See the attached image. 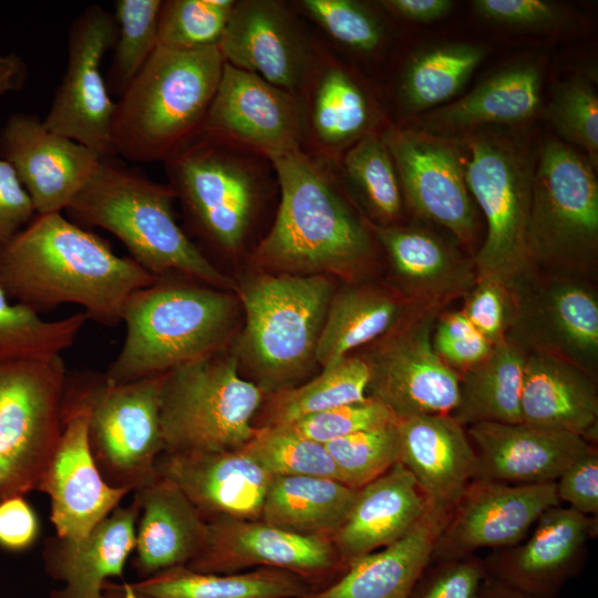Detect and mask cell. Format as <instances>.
Segmentation results:
<instances>
[{
  "label": "cell",
  "mask_w": 598,
  "mask_h": 598,
  "mask_svg": "<svg viewBox=\"0 0 598 598\" xmlns=\"http://www.w3.org/2000/svg\"><path fill=\"white\" fill-rule=\"evenodd\" d=\"M156 278L62 213L35 215L0 249V286L38 313L73 303L115 326L128 298Z\"/></svg>",
  "instance_id": "cell-1"
},
{
  "label": "cell",
  "mask_w": 598,
  "mask_h": 598,
  "mask_svg": "<svg viewBox=\"0 0 598 598\" xmlns=\"http://www.w3.org/2000/svg\"><path fill=\"white\" fill-rule=\"evenodd\" d=\"M270 162L279 203L254 262L272 272L353 282L373 264L375 238L348 200L337 168L302 151Z\"/></svg>",
  "instance_id": "cell-2"
},
{
  "label": "cell",
  "mask_w": 598,
  "mask_h": 598,
  "mask_svg": "<svg viewBox=\"0 0 598 598\" xmlns=\"http://www.w3.org/2000/svg\"><path fill=\"white\" fill-rule=\"evenodd\" d=\"M176 195L168 184L152 181L114 157L97 169L66 209L76 224L113 234L135 262L155 277L179 274L215 288L235 290L178 225Z\"/></svg>",
  "instance_id": "cell-3"
},
{
  "label": "cell",
  "mask_w": 598,
  "mask_h": 598,
  "mask_svg": "<svg viewBox=\"0 0 598 598\" xmlns=\"http://www.w3.org/2000/svg\"><path fill=\"white\" fill-rule=\"evenodd\" d=\"M239 306L228 290L157 277L126 301L123 346L105 377L133 381L221 351L234 333Z\"/></svg>",
  "instance_id": "cell-4"
},
{
  "label": "cell",
  "mask_w": 598,
  "mask_h": 598,
  "mask_svg": "<svg viewBox=\"0 0 598 598\" xmlns=\"http://www.w3.org/2000/svg\"><path fill=\"white\" fill-rule=\"evenodd\" d=\"M225 60L218 47L175 51L157 47L115 102V155L166 162L194 140L218 87Z\"/></svg>",
  "instance_id": "cell-5"
},
{
  "label": "cell",
  "mask_w": 598,
  "mask_h": 598,
  "mask_svg": "<svg viewBox=\"0 0 598 598\" xmlns=\"http://www.w3.org/2000/svg\"><path fill=\"white\" fill-rule=\"evenodd\" d=\"M245 326L233 354L265 396L293 388L312 371L327 310L336 292L326 275L265 272L235 287Z\"/></svg>",
  "instance_id": "cell-6"
},
{
  "label": "cell",
  "mask_w": 598,
  "mask_h": 598,
  "mask_svg": "<svg viewBox=\"0 0 598 598\" xmlns=\"http://www.w3.org/2000/svg\"><path fill=\"white\" fill-rule=\"evenodd\" d=\"M164 167L195 233L226 255L245 246L264 199L278 184L269 159L204 135Z\"/></svg>",
  "instance_id": "cell-7"
},
{
  "label": "cell",
  "mask_w": 598,
  "mask_h": 598,
  "mask_svg": "<svg viewBox=\"0 0 598 598\" xmlns=\"http://www.w3.org/2000/svg\"><path fill=\"white\" fill-rule=\"evenodd\" d=\"M221 351L167 372L161 396L164 452L231 451L254 437L266 396L241 375L236 357Z\"/></svg>",
  "instance_id": "cell-8"
},
{
  "label": "cell",
  "mask_w": 598,
  "mask_h": 598,
  "mask_svg": "<svg viewBox=\"0 0 598 598\" xmlns=\"http://www.w3.org/2000/svg\"><path fill=\"white\" fill-rule=\"evenodd\" d=\"M528 246L534 268L589 280L597 270V177L588 158L554 138L535 162Z\"/></svg>",
  "instance_id": "cell-9"
},
{
  "label": "cell",
  "mask_w": 598,
  "mask_h": 598,
  "mask_svg": "<svg viewBox=\"0 0 598 598\" xmlns=\"http://www.w3.org/2000/svg\"><path fill=\"white\" fill-rule=\"evenodd\" d=\"M467 147L465 183L487 226L475 270L477 277L508 286L534 268L528 227L535 159L519 143L502 136L476 134Z\"/></svg>",
  "instance_id": "cell-10"
},
{
  "label": "cell",
  "mask_w": 598,
  "mask_h": 598,
  "mask_svg": "<svg viewBox=\"0 0 598 598\" xmlns=\"http://www.w3.org/2000/svg\"><path fill=\"white\" fill-rule=\"evenodd\" d=\"M66 382L61 355L0 362V502L37 491L61 434Z\"/></svg>",
  "instance_id": "cell-11"
},
{
  "label": "cell",
  "mask_w": 598,
  "mask_h": 598,
  "mask_svg": "<svg viewBox=\"0 0 598 598\" xmlns=\"http://www.w3.org/2000/svg\"><path fill=\"white\" fill-rule=\"evenodd\" d=\"M506 288V336L527 353L563 360L596 379L598 296L589 279L533 268Z\"/></svg>",
  "instance_id": "cell-12"
},
{
  "label": "cell",
  "mask_w": 598,
  "mask_h": 598,
  "mask_svg": "<svg viewBox=\"0 0 598 598\" xmlns=\"http://www.w3.org/2000/svg\"><path fill=\"white\" fill-rule=\"evenodd\" d=\"M166 373L127 382L93 374L89 440L105 482L134 492L157 476L165 451L161 396Z\"/></svg>",
  "instance_id": "cell-13"
},
{
  "label": "cell",
  "mask_w": 598,
  "mask_h": 598,
  "mask_svg": "<svg viewBox=\"0 0 598 598\" xmlns=\"http://www.w3.org/2000/svg\"><path fill=\"white\" fill-rule=\"evenodd\" d=\"M443 307L417 303L365 352L370 371L367 395L396 420L452 414L458 401L460 374L433 347L434 326Z\"/></svg>",
  "instance_id": "cell-14"
},
{
  "label": "cell",
  "mask_w": 598,
  "mask_h": 598,
  "mask_svg": "<svg viewBox=\"0 0 598 598\" xmlns=\"http://www.w3.org/2000/svg\"><path fill=\"white\" fill-rule=\"evenodd\" d=\"M92 384L93 374L68 377L61 434L37 487L50 497L56 536L66 539L85 537L130 493L110 486L94 461L89 440Z\"/></svg>",
  "instance_id": "cell-15"
},
{
  "label": "cell",
  "mask_w": 598,
  "mask_h": 598,
  "mask_svg": "<svg viewBox=\"0 0 598 598\" xmlns=\"http://www.w3.org/2000/svg\"><path fill=\"white\" fill-rule=\"evenodd\" d=\"M115 39L114 16L102 7L91 4L76 17L68 35L65 72L42 120L50 131L102 158L115 157L111 136L115 102L101 71Z\"/></svg>",
  "instance_id": "cell-16"
},
{
  "label": "cell",
  "mask_w": 598,
  "mask_h": 598,
  "mask_svg": "<svg viewBox=\"0 0 598 598\" xmlns=\"http://www.w3.org/2000/svg\"><path fill=\"white\" fill-rule=\"evenodd\" d=\"M204 547L186 566L195 571L230 574L249 568L293 573L313 590L346 570L331 539L298 535L261 519H216Z\"/></svg>",
  "instance_id": "cell-17"
},
{
  "label": "cell",
  "mask_w": 598,
  "mask_h": 598,
  "mask_svg": "<svg viewBox=\"0 0 598 598\" xmlns=\"http://www.w3.org/2000/svg\"><path fill=\"white\" fill-rule=\"evenodd\" d=\"M200 135L269 161L301 151L298 100L258 75L225 62Z\"/></svg>",
  "instance_id": "cell-18"
},
{
  "label": "cell",
  "mask_w": 598,
  "mask_h": 598,
  "mask_svg": "<svg viewBox=\"0 0 598 598\" xmlns=\"http://www.w3.org/2000/svg\"><path fill=\"white\" fill-rule=\"evenodd\" d=\"M557 505L555 482L514 485L474 478L455 504L431 563L463 558L482 548L514 546L545 511Z\"/></svg>",
  "instance_id": "cell-19"
},
{
  "label": "cell",
  "mask_w": 598,
  "mask_h": 598,
  "mask_svg": "<svg viewBox=\"0 0 598 598\" xmlns=\"http://www.w3.org/2000/svg\"><path fill=\"white\" fill-rule=\"evenodd\" d=\"M291 2L237 0L218 49L226 63L296 96L315 55Z\"/></svg>",
  "instance_id": "cell-20"
},
{
  "label": "cell",
  "mask_w": 598,
  "mask_h": 598,
  "mask_svg": "<svg viewBox=\"0 0 598 598\" xmlns=\"http://www.w3.org/2000/svg\"><path fill=\"white\" fill-rule=\"evenodd\" d=\"M296 97L301 151L316 159L337 167L348 148L375 132L368 92L324 41L316 39L312 62Z\"/></svg>",
  "instance_id": "cell-21"
},
{
  "label": "cell",
  "mask_w": 598,
  "mask_h": 598,
  "mask_svg": "<svg viewBox=\"0 0 598 598\" xmlns=\"http://www.w3.org/2000/svg\"><path fill=\"white\" fill-rule=\"evenodd\" d=\"M0 158L14 169L37 215L68 209L102 161L91 148L50 131L27 113L11 115L2 126Z\"/></svg>",
  "instance_id": "cell-22"
},
{
  "label": "cell",
  "mask_w": 598,
  "mask_h": 598,
  "mask_svg": "<svg viewBox=\"0 0 598 598\" xmlns=\"http://www.w3.org/2000/svg\"><path fill=\"white\" fill-rule=\"evenodd\" d=\"M382 137L394 162L404 198L415 214L471 243L476 221L456 150L434 137L389 127Z\"/></svg>",
  "instance_id": "cell-23"
},
{
  "label": "cell",
  "mask_w": 598,
  "mask_h": 598,
  "mask_svg": "<svg viewBox=\"0 0 598 598\" xmlns=\"http://www.w3.org/2000/svg\"><path fill=\"white\" fill-rule=\"evenodd\" d=\"M597 517L570 507L545 511L524 542L495 549L484 559L487 578L535 598H555L582 567Z\"/></svg>",
  "instance_id": "cell-24"
},
{
  "label": "cell",
  "mask_w": 598,
  "mask_h": 598,
  "mask_svg": "<svg viewBox=\"0 0 598 598\" xmlns=\"http://www.w3.org/2000/svg\"><path fill=\"white\" fill-rule=\"evenodd\" d=\"M156 471L186 495L207 523L260 519L272 478L241 447L219 452H163Z\"/></svg>",
  "instance_id": "cell-25"
},
{
  "label": "cell",
  "mask_w": 598,
  "mask_h": 598,
  "mask_svg": "<svg viewBox=\"0 0 598 598\" xmlns=\"http://www.w3.org/2000/svg\"><path fill=\"white\" fill-rule=\"evenodd\" d=\"M466 433L477 461L475 478L514 485L556 482L595 447L580 435L522 422H481Z\"/></svg>",
  "instance_id": "cell-26"
},
{
  "label": "cell",
  "mask_w": 598,
  "mask_h": 598,
  "mask_svg": "<svg viewBox=\"0 0 598 598\" xmlns=\"http://www.w3.org/2000/svg\"><path fill=\"white\" fill-rule=\"evenodd\" d=\"M140 505L133 497L115 508L81 539L47 538L43 561L47 574L61 587L49 598H100L111 577H122L135 548Z\"/></svg>",
  "instance_id": "cell-27"
},
{
  "label": "cell",
  "mask_w": 598,
  "mask_h": 598,
  "mask_svg": "<svg viewBox=\"0 0 598 598\" xmlns=\"http://www.w3.org/2000/svg\"><path fill=\"white\" fill-rule=\"evenodd\" d=\"M453 508L430 504L403 537L352 560L331 584L298 598H406L431 563Z\"/></svg>",
  "instance_id": "cell-28"
},
{
  "label": "cell",
  "mask_w": 598,
  "mask_h": 598,
  "mask_svg": "<svg viewBox=\"0 0 598 598\" xmlns=\"http://www.w3.org/2000/svg\"><path fill=\"white\" fill-rule=\"evenodd\" d=\"M400 463L427 502L454 507L475 478L477 461L465 426L451 414L398 420Z\"/></svg>",
  "instance_id": "cell-29"
},
{
  "label": "cell",
  "mask_w": 598,
  "mask_h": 598,
  "mask_svg": "<svg viewBox=\"0 0 598 598\" xmlns=\"http://www.w3.org/2000/svg\"><path fill=\"white\" fill-rule=\"evenodd\" d=\"M373 236L404 298L413 302L444 307L465 296L477 280L474 262L430 230L375 225Z\"/></svg>",
  "instance_id": "cell-30"
},
{
  "label": "cell",
  "mask_w": 598,
  "mask_h": 598,
  "mask_svg": "<svg viewBox=\"0 0 598 598\" xmlns=\"http://www.w3.org/2000/svg\"><path fill=\"white\" fill-rule=\"evenodd\" d=\"M430 503L400 463L358 488L352 507L332 543L346 566L403 537Z\"/></svg>",
  "instance_id": "cell-31"
},
{
  "label": "cell",
  "mask_w": 598,
  "mask_h": 598,
  "mask_svg": "<svg viewBox=\"0 0 598 598\" xmlns=\"http://www.w3.org/2000/svg\"><path fill=\"white\" fill-rule=\"evenodd\" d=\"M140 505L133 566L141 579L186 566L205 545L208 524L186 495L158 475L134 491Z\"/></svg>",
  "instance_id": "cell-32"
},
{
  "label": "cell",
  "mask_w": 598,
  "mask_h": 598,
  "mask_svg": "<svg viewBox=\"0 0 598 598\" xmlns=\"http://www.w3.org/2000/svg\"><path fill=\"white\" fill-rule=\"evenodd\" d=\"M522 423L582 436L598 435L596 379L563 360L527 353L520 392Z\"/></svg>",
  "instance_id": "cell-33"
},
{
  "label": "cell",
  "mask_w": 598,
  "mask_h": 598,
  "mask_svg": "<svg viewBox=\"0 0 598 598\" xmlns=\"http://www.w3.org/2000/svg\"><path fill=\"white\" fill-rule=\"evenodd\" d=\"M417 302L378 287L347 282L329 303L319 336L316 361L330 368L361 346L372 343L395 327Z\"/></svg>",
  "instance_id": "cell-34"
},
{
  "label": "cell",
  "mask_w": 598,
  "mask_h": 598,
  "mask_svg": "<svg viewBox=\"0 0 598 598\" xmlns=\"http://www.w3.org/2000/svg\"><path fill=\"white\" fill-rule=\"evenodd\" d=\"M357 492L358 488L328 477L272 476L260 519L298 535L332 540Z\"/></svg>",
  "instance_id": "cell-35"
},
{
  "label": "cell",
  "mask_w": 598,
  "mask_h": 598,
  "mask_svg": "<svg viewBox=\"0 0 598 598\" xmlns=\"http://www.w3.org/2000/svg\"><path fill=\"white\" fill-rule=\"evenodd\" d=\"M527 352L508 336L480 363L460 374L452 416L463 426L481 422L520 423V392Z\"/></svg>",
  "instance_id": "cell-36"
},
{
  "label": "cell",
  "mask_w": 598,
  "mask_h": 598,
  "mask_svg": "<svg viewBox=\"0 0 598 598\" xmlns=\"http://www.w3.org/2000/svg\"><path fill=\"white\" fill-rule=\"evenodd\" d=\"M128 585L152 598H298L313 590L293 573L265 567L210 574L177 566Z\"/></svg>",
  "instance_id": "cell-37"
},
{
  "label": "cell",
  "mask_w": 598,
  "mask_h": 598,
  "mask_svg": "<svg viewBox=\"0 0 598 598\" xmlns=\"http://www.w3.org/2000/svg\"><path fill=\"white\" fill-rule=\"evenodd\" d=\"M542 75L532 64L503 69L471 93L430 118L439 130H463L483 124H516L530 118L540 104Z\"/></svg>",
  "instance_id": "cell-38"
},
{
  "label": "cell",
  "mask_w": 598,
  "mask_h": 598,
  "mask_svg": "<svg viewBox=\"0 0 598 598\" xmlns=\"http://www.w3.org/2000/svg\"><path fill=\"white\" fill-rule=\"evenodd\" d=\"M370 371L361 357H347L313 379L265 398L256 427L281 426L344 404L363 401Z\"/></svg>",
  "instance_id": "cell-39"
},
{
  "label": "cell",
  "mask_w": 598,
  "mask_h": 598,
  "mask_svg": "<svg viewBox=\"0 0 598 598\" xmlns=\"http://www.w3.org/2000/svg\"><path fill=\"white\" fill-rule=\"evenodd\" d=\"M485 56V49L468 43L433 47L412 56L398 89L401 105L419 112L454 96Z\"/></svg>",
  "instance_id": "cell-40"
},
{
  "label": "cell",
  "mask_w": 598,
  "mask_h": 598,
  "mask_svg": "<svg viewBox=\"0 0 598 598\" xmlns=\"http://www.w3.org/2000/svg\"><path fill=\"white\" fill-rule=\"evenodd\" d=\"M336 168L342 184L353 192L378 226L395 225L402 214V190L382 133H370L354 143Z\"/></svg>",
  "instance_id": "cell-41"
},
{
  "label": "cell",
  "mask_w": 598,
  "mask_h": 598,
  "mask_svg": "<svg viewBox=\"0 0 598 598\" xmlns=\"http://www.w3.org/2000/svg\"><path fill=\"white\" fill-rule=\"evenodd\" d=\"M89 320L84 311L56 319L11 302L0 286V362L44 359L72 347Z\"/></svg>",
  "instance_id": "cell-42"
},
{
  "label": "cell",
  "mask_w": 598,
  "mask_h": 598,
  "mask_svg": "<svg viewBox=\"0 0 598 598\" xmlns=\"http://www.w3.org/2000/svg\"><path fill=\"white\" fill-rule=\"evenodd\" d=\"M163 0H116V39L106 75L110 94L121 96L157 48Z\"/></svg>",
  "instance_id": "cell-43"
},
{
  "label": "cell",
  "mask_w": 598,
  "mask_h": 598,
  "mask_svg": "<svg viewBox=\"0 0 598 598\" xmlns=\"http://www.w3.org/2000/svg\"><path fill=\"white\" fill-rule=\"evenodd\" d=\"M241 448L271 476H319L343 483L324 444L285 426L257 427L254 437Z\"/></svg>",
  "instance_id": "cell-44"
},
{
  "label": "cell",
  "mask_w": 598,
  "mask_h": 598,
  "mask_svg": "<svg viewBox=\"0 0 598 598\" xmlns=\"http://www.w3.org/2000/svg\"><path fill=\"white\" fill-rule=\"evenodd\" d=\"M236 0H166L157 20V47L195 51L218 47Z\"/></svg>",
  "instance_id": "cell-45"
},
{
  "label": "cell",
  "mask_w": 598,
  "mask_h": 598,
  "mask_svg": "<svg viewBox=\"0 0 598 598\" xmlns=\"http://www.w3.org/2000/svg\"><path fill=\"white\" fill-rule=\"evenodd\" d=\"M299 16L312 21L333 42L361 54H371L384 43L382 19L369 6L355 0H297Z\"/></svg>",
  "instance_id": "cell-46"
},
{
  "label": "cell",
  "mask_w": 598,
  "mask_h": 598,
  "mask_svg": "<svg viewBox=\"0 0 598 598\" xmlns=\"http://www.w3.org/2000/svg\"><path fill=\"white\" fill-rule=\"evenodd\" d=\"M343 483L360 488L400 461L398 421L324 444Z\"/></svg>",
  "instance_id": "cell-47"
},
{
  "label": "cell",
  "mask_w": 598,
  "mask_h": 598,
  "mask_svg": "<svg viewBox=\"0 0 598 598\" xmlns=\"http://www.w3.org/2000/svg\"><path fill=\"white\" fill-rule=\"evenodd\" d=\"M548 117L557 132L580 146L592 166L598 163V96L584 78L559 83L548 107Z\"/></svg>",
  "instance_id": "cell-48"
},
{
  "label": "cell",
  "mask_w": 598,
  "mask_h": 598,
  "mask_svg": "<svg viewBox=\"0 0 598 598\" xmlns=\"http://www.w3.org/2000/svg\"><path fill=\"white\" fill-rule=\"evenodd\" d=\"M395 421L396 417L386 406L368 396L363 401L332 408L281 426L302 437L327 444Z\"/></svg>",
  "instance_id": "cell-49"
},
{
  "label": "cell",
  "mask_w": 598,
  "mask_h": 598,
  "mask_svg": "<svg viewBox=\"0 0 598 598\" xmlns=\"http://www.w3.org/2000/svg\"><path fill=\"white\" fill-rule=\"evenodd\" d=\"M486 579L484 559L475 555L433 561L406 598H477Z\"/></svg>",
  "instance_id": "cell-50"
},
{
  "label": "cell",
  "mask_w": 598,
  "mask_h": 598,
  "mask_svg": "<svg viewBox=\"0 0 598 598\" xmlns=\"http://www.w3.org/2000/svg\"><path fill=\"white\" fill-rule=\"evenodd\" d=\"M464 297L461 310L475 330L493 344L505 338L509 317L506 286L494 278L477 277Z\"/></svg>",
  "instance_id": "cell-51"
},
{
  "label": "cell",
  "mask_w": 598,
  "mask_h": 598,
  "mask_svg": "<svg viewBox=\"0 0 598 598\" xmlns=\"http://www.w3.org/2000/svg\"><path fill=\"white\" fill-rule=\"evenodd\" d=\"M473 7L485 20L518 29H553L563 20L558 7L544 0H475Z\"/></svg>",
  "instance_id": "cell-52"
},
{
  "label": "cell",
  "mask_w": 598,
  "mask_h": 598,
  "mask_svg": "<svg viewBox=\"0 0 598 598\" xmlns=\"http://www.w3.org/2000/svg\"><path fill=\"white\" fill-rule=\"evenodd\" d=\"M560 502L587 516L598 514V451L591 448L569 465L556 480Z\"/></svg>",
  "instance_id": "cell-53"
},
{
  "label": "cell",
  "mask_w": 598,
  "mask_h": 598,
  "mask_svg": "<svg viewBox=\"0 0 598 598\" xmlns=\"http://www.w3.org/2000/svg\"><path fill=\"white\" fill-rule=\"evenodd\" d=\"M35 215L33 204L14 169L0 158V249Z\"/></svg>",
  "instance_id": "cell-54"
},
{
  "label": "cell",
  "mask_w": 598,
  "mask_h": 598,
  "mask_svg": "<svg viewBox=\"0 0 598 598\" xmlns=\"http://www.w3.org/2000/svg\"><path fill=\"white\" fill-rule=\"evenodd\" d=\"M39 535V520L32 506L17 495L0 502V547L22 551L31 547Z\"/></svg>",
  "instance_id": "cell-55"
},
{
  "label": "cell",
  "mask_w": 598,
  "mask_h": 598,
  "mask_svg": "<svg viewBox=\"0 0 598 598\" xmlns=\"http://www.w3.org/2000/svg\"><path fill=\"white\" fill-rule=\"evenodd\" d=\"M437 355L458 374L484 360L492 351L493 343L478 332L455 339H434Z\"/></svg>",
  "instance_id": "cell-56"
},
{
  "label": "cell",
  "mask_w": 598,
  "mask_h": 598,
  "mask_svg": "<svg viewBox=\"0 0 598 598\" xmlns=\"http://www.w3.org/2000/svg\"><path fill=\"white\" fill-rule=\"evenodd\" d=\"M379 6L396 18L431 22L447 14L453 2L450 0H382Z\"/></svg>",
  "instance_id": "cell-57"
},
{
  "label": "cell",
  "mask_w": 598,
  "mask_h": 598,
  "mask_svg": "<svg viewBox=\"0 0 598 598\" xmlns=\"http://www.w3.org/2000/svg\"><path fill=\"white\" fill-rule=\"evenodd\" d=\"M27 76V64L19 54L0 52V95L21 90Z\"/></svg>",
  "instance_id": "cell-58"
},
{
  "label": "cell",
  "mask_w": 598,
  "mask_h": 598,
  "mask_svg": "<svg viewBox=\"0 0 598 598\" xmlns=\"http://www.w3.org/2000/svg\"><path fill=\"white\" fill-rule=\"evenodd\" d=\"M477 598H535L496 580L487 578Z\"/></svg>",
  "instance_id": "cell-59"
},
{
  "label": "cell",
  "mask_w": 598,
  "mask_h": 598,
  "mask_svg": "<svg viewBox=\"0 0 598 598\" xmlns=\"http://www.w3.org/2000/svg\"><path fill=\"white\" fill-rule=\"evenodd\" d=\"M100 598H152L133 590L128 584L115 585L107 581Z\"/></svg>",
  "instance_id": "cell-60"
}]
</instances>
